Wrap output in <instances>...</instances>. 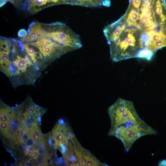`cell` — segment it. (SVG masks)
<instances>
[{"label":"cell","instance_id":"obj_1","mask_svg":"<svg viewBox=\"0 0 166 166\" xmlns=\"http://www.w3.org/2000/svg\"><path fill=\"white\" fill-rule=\"evenodd\" d=\"M27 34L18 40L40 49L54 51L64 54L82 46L79 36L65 23L56 22L44 23L33 22Z\"/></svg>","mask_w":166,"mask_h":166},{"label":"cell","instance_id":"obj_2","mask_svg":"<svg viewBox=\"0 0 166 166\" xmlns=\"http://www.w3.org/2000/svg\"><path fill=\"white\" fill-rule=\"evenodd\" d=\"M0 68L14 88L34 85L41 72L18 39L0 37Z\"/></svg>","mask_w":166,"mask_h":166},{"label":"cell","instance_id":"obj_3","mask_svg":"<svg viewBox=\"0 0 166 166\" xmlns=\"http://www.w3.org/2000/svg\"><path fill=\"white\" fill-rule=\"evenodd\" d=\"M128 25L143 33L162 32L166 34V5L165 0H141L134 7L129 5L124 15Z\"/></svg>","mask_w":166,"mask_h":166},{"label":"cell","instance_id":"obj_4","mask_svg":"<svg viewBox=\"0 0 166 166\" xmlns=\"http://www.w3.org/2000/svg\"><path fill=\"white\" fill-rule=\"evenodd\" d=\"M143 33L141 29L128 25L120 33L107 40L112 61L117 62L136 57L144 48Z\"/></svg>","mask_w":166,"mask_h":166},{"label":"cell","instance_id":"obj_5","mask_svg":"<svg viewBox=\"0 0 166 166\" xmlns=\"http://www.w3.org/2000/svg\"><path fill=\"white\" fill-rule=\"evenodd\" d=\"M108 113L111 121L110 129L129 123L137 124L149 129L153 128L139 117L133 102L130 101L119 98L109 107Z\"/></svg>","mask_w":166,"mask_h":166},{"label":"cell","instance_id":"obj_6","mask_svg":"<svg viewBox=\"0 0 166 166\" xmlns=\"http://www.w3.org/2000/svg\"><path fill=\"white\" fill-rule=\"evenodd\" d=\"M157 132L153 128L148 129L132 123L122 124L110 129L109 135L114 136L123 143L125 151L128 152L134 142L142 136L155 135Z\"/></svg>","mask_w":166,"mask_h":166},{"label":"cell","instance_id":"obj_7","mask_svg":"<svg viewBox=\"0 0 166 166\" xmlns=\"http://www.w3.org/2000/svg\"><path fill=\"white\" fill-rule=\"evenodd\" d=\"M76 158L80 166H107L98 160L88 150L84 148L80 144L75 136L71 140Z\"/></svg>","mask_w":166,"mask_h":166},{"label":"cell","instance_id":"obj_8","mask_svg":"<svg viewBox=\"0 0 166 166\" xmlns=\"http://www.w3.org/2000/svg\"><path fill=\"white\" fill-rule=\"evenodd\" d=\"M142 39L144 48L151 51L154 53L159 49L166 46V35L162 32L143 33Z\"/></svg>","mask_w":166,"mask_h":166},{"label":"cell","instance_id":"obj_9","mask_svg":"<svg viewBox=\"0 0 166 166\" xmlns=\"http://www.w3.org/2000/svg\"><path fill=\"white\" fill-rule=\"evenodd\" d=\"M73 132L70 126L60 119L52 130L53 146L56 148L61 145H66L69 140V135Z\"/></svg>","mask_w":166,"mask_h":166},{"label":"cell","instance_id":"obj_10","mask_svg":"<svg viewBox=\"0 0 166 166\" xmlns=\"http://www.w3.org/2000/svg\"><path fill=\"white\" fill-rule=\"evenodd\" d=\"M65 4L62 0H24L22 4L23 10L32 14L51 6Z\"/></svg>","mask_w":166,"mask_h":166},{"label":"cell","instance_id":"obj_11","mask_svg":"<svg viewBox=\"0 0 166 166\" xmlns=\"http://www.w3.org/2000/svg\"><path fill=\"white\" fill-rule=\"evenodd\" d=\"M24 48L34 64L42 72L49 65L39 49L27 43H23Z\"/></svg>","mask_w":166,"mask_h":166},{"label":"cell","instance_id":"obj_12","mask_svg":"<svg viewBox=\"0 0 166 166\" xmlns=\"http://www.w3.org/2000/svg\"><path fill=\"white\" fill-rule=\"evenodd\" d=\"M65 4L76 5L85 7L106 6V0H62Z\"/></svg>","mask_w":166,"mask_h":166},{"label":"cell","instance_id":"obj_13","mask_svg":"<svg viewBox=\"0 0 166 166\" xmlns=\"http://www.w3.org/2000/svg\"><path fill=\"white\" fill-rule=\"evenodd\" d=\"M154 54L151 51L143 48L140 51L136 57L146 59L149 60L152 58Z\"/></svg>","mask_w":166,"mask_h":166},{"label":"cell","instance_id":"obj_14","mask_svg":"<svg viewBox=\"0 0 166 166\" xmlns=\"http://www.w3.org/2000/svg\"><path fill=\"white\" fill-rule=\"evenodd\" d=\"M26 131L21 127H18L15 132L14 137V140L16 144H19Z\"/></svg>","mask_w":166,"mask_h":166},{"label":"cell","instance_id":"obj_15","mask_svg":"<svg viewBox=\"0 0 166 166\" xmlns=\"http://www.w3.org/2000/svg\"><path fill=\"white\" fill-rule=\"evenodd\" d=\"M7 1L13 4L17 8L20 9L22 6V0H0V7L2 6Z\"/></svg>","mask_w":166,"mask_h":166},{"label":"cell","instance_id":"obj_16","mask_svg":"<svg viewBox=\"0 0 166 166\" xmlns=\"http://www.w3.org/2000/svg\"><path fill=\"white\" fill-rule=\"evenodd\" d=\"M10 128V123H0V130L3 135L7 137Z\"/></svg>","mask_w":166,"mask_h":166},{"label":"cell","instance_id":"obj_17","mask_svg":"<svg viewBox=\"0 0 166 166\" xmlns=\"http://www.w3.org/2000/svg\"><path fill=\"white\" fill-rule=\"evenodd\" d=\"M25 154H27L30 157H33L34 158H37L38 154V149L33 148H28L25 152Z\"/></svg>","mask_w":166,"mask_h":166},{"label":"cell","instance_id":"obj_18","mask_svg":"<svg viewBox=\"0 0 166 166\" xmlns=\"http://www.w3.org/2000/svg\"><path fill=\"white\" fill-rule=\"evenodd\" d=\"M35 142L32 138L29 137L25 143V146L27 148H31L34 145Z\"/></svg>","mask_w":166,"mask_h":166},{"label":"cell","instance_id":"obj_19","mask_svg":"<svg viewBox=\"0 0 166 166\" xmlns=\"http://www.w3.org/2000/svg\"><path fill=\"white\" fill-rule=\"evenodd\" d=\"M27 34V31L24 29H22L18 31V36L19 38H22L25 36Z\"/></svg>","mask_w":166,"mask_h":166},{"label":"cell","instance_id":"obj_20","mask_svg":"<svg viewBox=\"0 0 166 166\" xmlns=\"http://www.w3.org/2000/svg\"><path fill=\"white\" fill-rule=\"evenodd\" d=\"M159 166H166V160H164L160 161L158 163Z\"/></svg>","mask_w":166,"mask_h":166}]
</instances>
